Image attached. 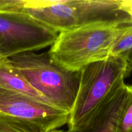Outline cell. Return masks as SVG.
<instances>
[{"label": "cell", "instance_id": "obj_1", "mask_svg": "<svg viewBox=\"0 0 132 132\" xmlns=\"http://www.w3.org/2000/svg\"><path fill=\"white\" fill-rule=\"evenodd\" d=\"M23 10L59 34L101 23L132 24L119 0H23Z\"/></svg>", "mask_w": 132, "mask_h": 132}, {"label": "cell", "instance_id": "obj_2", "mask_svg": "<svg viewBox=\"0 0 132 132\" xmlns=\"http://www.w3.org/2000/svg\"><path fill=\"white\" fill-rule=\"evenodd\" d=\"M12 66L53 106L70 113L79 88L80 72L55 63L48 52H24L8 58Z\"/></svg>", "mask_w": 132, "mask_h": 132}, {"label": "cell", "instance_id": "obj_3", "mask_svg": "<svg viewBox=\"0 0 132 132\" xmlns=\"http://www.w3.org/2000/svg\"><path fill=\"white\" fill-rule=\"evenodd\" d=\"M124 26L126 25L101 23L61 32L48 52L60 67L72 72H80L91 63L110 57Z\"/></svg>", "mask_w": 132, "mask_h": 132}, {"label": "cell", "instance_id": "obj_4", "mask_svg": "<svg viewBox=\"0 0 132 132\" xmlns=\"http://www.w3.org/2000/svg\"><path fill=\"white\" fill-rule=\"evenodd\" d=\"M132 68L130 59L110 56L80 71L78 91L68 117V129L78 125L108 95L125 84Z\"/></svg>", "mask_w": 132, "mask_h": 132}, {"label": "cell", "instance_id": "obj_5", "mask_svg": "<svg viewBox=\"0 0 132 132\" xmlns=\"http://www.w3.org/2000/svg\"><path fill=\"white\" fill-rule=\"evenodd\" d=\"M70 113L0 86V117L25 132H49L67 124Z\"/></svg>", "mask_w": 132, "mask_h": 132}, {"label": "cell", "instance_id": "obj_6", "mask_svg": "<svg viewBox=\"0 0 132 132\" xmlns=\"http://www.w3.org/2000/svg\"><path fill=\"white\" fill-rule=\"evenodd\" d=\"M58 34L23 10L0 12V45L5 58L51 46Z\"/></svg>", "mask_w": 132, "mask_h": 132}, {"label": "cell", "instance_id": "obj_7", "mask_svg": "<svg viewBox=\"0 0 132 132\" xmlns=\"http://www.w3.org/2000/svg\"><path fill=\"white\" fill-rule=\"evenodd\" d=\"M127 92V85L110 94L78 125L68 132H116Z\"/></svg>", "mask_w": 132, "mask_h": 132}, {"label": "cell", "instance_id": "obj_8", "mask_svg": "<svg viewBox=\"0 0 132 132\" xmlns=\"http://www.w3.org/2000/svg\"><path fill=\"white\" fill-rule=\"evenodd\" d=\"M0 86L51 105L10 64L8 58L0 59Z\"/></svg>", "mask_w": 132, "mask_h": 132}, {"label": "cell", "instance_id": "obj_9", "mask_svg": "<svg viewBox=\"0 0 132 132\" xmlns=\"http://www.w3.org/2000/svg\"><path fill=\"white\" fill-rule=\"evenodd\" d=\"M132 55V24L124 26L111 51L110 56H122L130 59Z\"/></svg>", "mask_w": 132, "mask_h": 132}, {"label": "cell", "instance_id": "obj_10", "mask_svg": "<svg viewBox=\"0 0 132 132\" xmlns=\"http://www.w3.org/2000/svg\"><path fill=\"white\" fill-rule=\"evenodd\" d=\"M116 132H132V85H127L126 98L117 121Z\"/></svg>", "mask_w": 132, "mask_h": 132}, {"label": "cell", "instance_id": "obj_11", "mask_svg": "<svg viewBox=\"0 0 132 132\" xmlns=\"http://www.w3.org/2000/svg\"><path fill=\"white\" fill-rule=\"evenodd\" d=\"M23 0H0V12L22 11Z\"/></svg>", "mask_w": 132, "mask_h": 132}, {"label": "cell", "instance_id": "obj_12", "mask_svg": "<svg viewBox=\"0 0 132 132\" xmlns=\"http://www.w3.org/2000/svg\"><path fill=\"white\" fill-rule=\"evenodd\" d=\"M0 132H25L0 117Z\"/></svg>", "mask_w": 132, "mask_h": 132}, {"label": "cell", "instance_id": "obj_13", "mask_svg": "<svg viewBox=\"0 0 132 132\" xmlns=\"http://www.w3.org/2000/svg\"><path fill=\"white\" fill-rule=\"evenodd\" d=\"M119 8L132 20V0H119Z\"/></svg>", "mask_w": 132, "mask_h": 132}, {"label": "cell", "instance_id": "obj_14", "mask_svg": "<svg viewBox=\"0 0 132 132\" xmlns=\"http://www.w3.org/2000/svg\"><path fill=\"white\" fill-rule=\"evenodd\" d=\"M49 132H68V130H67V131H64V130H58V129H57V130H52V131H50Z\"/></svg>", "mask_w": 132, "mask_h": 132}, {"label": "cell", "instance_id": "obj_15", "mask_svg": "<svg viewBox=\"0 0 132 132\" xmlns=\"http://www.w3.org/2000/svg\"><path fill=\"white\" fill-rule=\"evenodd\" d=\"M3 58H5V57H4L3 55L2 50H1V45H0V59H3Z\"/></svg>", "mask_w": 132, "mask_h": 132}, {"label": "cell", "instance_id": "obj_16", "mask_svg": "<svg viewBox=\"0 0 132 132\" xmlns=\"http://www.w3.org/2000/svg\"><path fill=\"white\" fill-rule=\"evenodd\" d=\"M130 64H131V68H132V55H131V57H130Z\"/></svg>", "mask_w": 132, "mask_h": 132}]
</instances>
